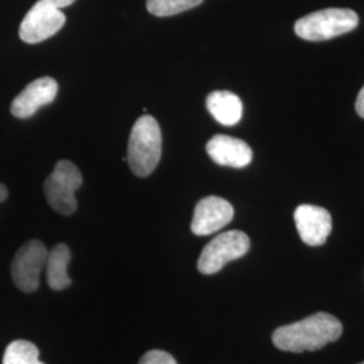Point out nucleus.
Listing matches in <instances>:
<instances>
[{"instance_id": "nucleus-15", "label": "nucleus", "mask_w": 364, "mask_h": 364, "mask_svg": "<svg viewBox=\"0 0 364 364\" xmlns=\"http://www.w3.org/2000/svg\"><path fill=\"white\" fill-rule=\"evenodd\" d=\"M203 0H147L149 13L156 16H173L200 6Z\"/></svg>"}, {"instance_id": "nucleus-4", "label": "nucleus", "mask_w": 364, "mask_h": 364, "mask_svg": "<svg viewBox=\"0 0 364 364\" xmlns=\"http://www.w3.org/2000/svg\"><path fill=\"white\" fill-rule=\"evenodd\" d=\"M82 185V174L70 161L55 164L52 174L45 181V196L55 212L69 216L77 208L76 191Z\"/></svg>"}, {"instance_id": "nucleus-20", "label": "nucleus", "mask_w": 364, "mask_h": 364, "mask_svg": "<svg viewBox=\"0 0 364 364\" xmlns=\"http://www.w3.org/2000/svg\"><path fill=\"white\" fill-rule=\"evenodd\" d=\"M359 364H364V362H363V363H359Z\"/></svg>"}, {"instance_id": "nucleus-16", "label": "nucleus", "mask_w": 364, "mask_h": 364, "mask_svg": "<svg viewBox=\"0 0 364 364\" xmlns=\"http://www.w3.org/2000/svg\"><path fill=\"white\" fill-rule=\"evenodd\" d=\"M139 364H177V362L168 352L153 350L144 353Z\"/></svg>"}, {"instance_id": "nucleus-13", "label": "nucleus", "mask_w": 364, "mask_h": 364, "mask_svg": "<svg viewBox=\"0 0 364 364\" xmlns=\"http://www.w3.org/2000/svg\"><path fill=\"white\" fill-rule=\"evenodd\" d=\"M70 259H72L70 250L64 243L57 245L55 247H53L50 252H48L45 269H46L48 284L53 290L60 291L70 287L72 279L68 274V264Z\"/></svg>"}, {"instance_id": "nucleus-10", "label": "nucleus", "mask_w": 364, "mask_h": 364, "mask_svg": "<svg viewBox=\"0 0 364 364\" xmlns=\"http://www.w3.org/2000/svg\"><path fill=\"white\" fill-rule=\"evenodd\" d=\"M58 93V84L52 77L31 81L13 100L11 114L18 119H27L37 114L39 108L50 105Z\"/></svg>"}, {"instance_id": "nucleus-3", "label": "nucleus", "mask_w": 364, "mask_h": 364, "mask_svg": "<svg viewBox=\"0 0 364 364\" xmlns=\"http://www.w3.org/2000/svg\"><path fill=\"white\" fill-rule=\"evenodd\" d=\"M359 16L350 9H326L309 14L296 22L294 31L305 41H326L355 30Z\"/></svg>"}, {"instance_id": "nucleus-6", "label": "nucleus", "mask_w": 364, "mask_h": 364, "mask_svg": "<svg viewBox=\"0 0 364 364\" xmlns=\"http://www.w3.org/2000/svg\"><path fill=\"white\" fill-rule=\"evenodd\" d=\"M48 250L41 240H30L18 250L11 263V277L15 287L25 293L39 287L41 273L46 266Z\"/></svg>"}, {"instance_id": "nucleus-14", "label": "nucleus", "mask_w": 364, "mask_h": 364, "mask_svg": "<svg viewBox=\"0 0 364 364\" xmlns=\"http://www.w3.org/2000/svg\"><path fill=\"white\" fill-rule=\"evenodd\" d=\"M3 364H45L39 360V350L27 340H14L3 355Z\"/></svg>"}, {"instance_id": "nucleus-17", "label": "nucleus", "mask_w": 364, "mask_h": 364, "mask_svg": "<svg viewBox=\"0 0 364 364\" xmlns=\"http://www.w3.org/2000/svg\"><path fill=\"white\" fill-rule=\"evenodd\" d=\"M355 107H356V112L359 114V117H364V87L358 95Z\"/></svg>"}, {"instance_id": "nucleus-1", "label": "nucleus", "mask_w": 364, "mask_h": 364, "mask_svg": "<svg viewBox=\"0 0 364 364\" xmlns=\"http://www.w3.org/2000/svg\"><path fill=\"white\" fill-rule=\"evenodd\" d=\"M343 333V326L329 313H316L294 324L279 326L273 333L274 346L282 351H317L336 341Z\"/></svg>"}, {"instance_id": "nucleus-2", "label": "nucleus", "mask_w": 364, "mask_h": 364, "mask_svg": "<svg viewBox=\"0 0 364 364\" xmlns=\"http://www.w3.org/2000/svg\"><path fill=\"white\" fill-rule=\"evenodd\" d=\"M162 154V132L156 119L139 117L131 130L127 149L130 169L138 177H147L156 170Z\"/></svg>"}, {"instance_id": "nucleus-11", "label": "nucleus", "mask_w": 364, "mask_h": 364, "mask_svg": "<svg viewBox=\"0 0 364 364\" xmlns=\"http://www.w3.org/2000/svg\"><path fill=\"white\" fill-rule=\"evenodd\" d=\"M207 153L215 164L236 169L246 168L252 161V150L245 141L223 134L209 141Z\"/></svg>"}, {"instance_id": "nucleus-5", "label": "nucleus", "mask_w": 364, "mask_h": 364, "mask_svg": "<svg viewBox=\"0 0 364 364\" xmlns=\"http://www.w3.org/2000/svg\"><path fill=\"white\" fill-rule=\"evenodd\" d=\"M250 250V237L242 231H227L213 237L200 254L197 269L210 275L235 259L245 257Z\"/></svg>"}, {"instance_id": "nucleus-8", "label": "nucleus", "mask_w": 364, "mask_h": 364, "mask_svg": "<svg viewBox=\"0 0 364 364\" xmlns=\"http://www.w3.org/2000/svg\"><path fill=\"white\" fill-rule=\"evenodd\" d=\"M234 207L224 198L209 196L196 205L191 230L197 236L215 234L234 219Z\"/></svg>"}, {"instance_id": "nucleus-19", "label": "nucleus", "mask_w": 364, "mask_h": 364, "mask_svg": "<svg viewBox=\"0 0 364 364\" xmlns=\"http://www.w3.org/2000/svg\"><path fill=\"white\" fill-rule=\"evenodd\" d=\"M7 197H9V191H7L6 185L0 183V203L6 201V200H7Z\"/></svg>"}, {"instance_id": "nucleus-7", "label": "nucleus", "mask_w": 364, "mask_h": 364, "mask_svg": "<svg viewBox=\"0 0 364 364\" xmlns=\"http://www.w3.org/2000/svg\"><path fill=\"white\" fill-rule=\"evenodd\" d=\"M65 15L48 0H38L23 18L19 37L26 43H39L57 34L65 25Z\"/></svg>"}, {"instance_id": "nucleus-9", "label": "nucleus", "mask_w": 364, "mask_h": 364, "mask_svg": "<svg viewBox=\"0 0 364 364\" xmlns=\"http://www.w3.org/2000/svg\"><path fill=\"white\" fill-rule=\"evenodd\" d=\"M299 237L308 246H323L332 232V216L323 207L304 204L294 210Z\"/></svg>"}, {"instance_id": "nucleus-18", "label": "nucleus", "mask_w": 364, "mask_h": 364, "mask_svg": "<svg viewBox=\"0 0 364 364\" xmlns=\"http://www.w3.org/2000/svg\"><path fill=\"white\" fill-rule=\"evenodd\" d=\"M52 6H54L55 9H64V7H68V6H70L75 0H48Z\"/></svg>"}, {"instance_id": "nucleus-12", "label": "nucleus", "mask_w": 364, "mask_h": 364, "mask_svg": "<svg viewBox=\"0 0 364 364\" xmlns=\"http://www.w3.org/2000/svg\"><path fill=\"white\" fill-rule=\"evenodd\" d=\"M209 114L223 126H235L243 115V103L232 92L215 91L207 97Z\"/></svg>"}]
</instances>
